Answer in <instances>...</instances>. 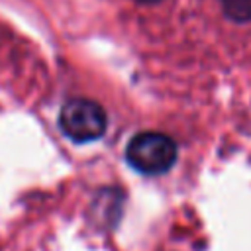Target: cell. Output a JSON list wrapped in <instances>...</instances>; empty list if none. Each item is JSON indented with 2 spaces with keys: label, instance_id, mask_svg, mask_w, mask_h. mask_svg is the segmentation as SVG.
Returning <instances> with one entry per match:
<instances>
[{
  "label": "cell",
  "instance_id": "cell-1",
  "mask_svg": "<svg viewBox=\"0 0 251 251\" xmlns=\"http://www.w3.org/2000/svg\"><path fill=\"white\" fill-rule=\"evenodd\" d=\"M127 163L143 175H161L176 161L175 141L159 131H141L127 143Z\"/></svg>",
  "mask_w": 251,
  "mask_h": 251
},
{
  "label": "cell",
  "instance_id": "cell-3",
  "mask_svg": "<svg viewBox=\"0 0 251 251\" xmlns=\"http://www.w3.org/2000/svg\"><path fill=\"white\" fill-rule=\"evenodd\" d=\"M224 10L233 22L251 20V0H224Z\"/></svg>",
  "mask_w": 251,
  "mask_h": 251
},
{
  "label": "cell",
  "instance_id": "cell-2",
  "mask_svg": "<svg viewBox=\"0 0 251 251\" xmlns=\"http://www.w3.org/2000/svg\"><path fill=\"white\" fill-rule=\"evenodd\" d=\"M59 126L63 133L76 143L94 141L106 131V112L94 100L73 98L63 104L59 112Z\"/></svg>",
  "mask_w": 251,
  "mask_h": 251
},
{
  "label": "cell",
  "instance_id": "cell-4",
  "mask_svg": "<svg viewBox=\"0 0 251 251\" xmlns=\"http://www.w3.org/2000/svg\"><path fill=\"white\" fill-rule=\"evenodd\" d=\"M133 2H137V4H157L161 0H133Z\"/></svg>",
  "mask_w": 251,
  "mask_h": 251
}]
</instances>
